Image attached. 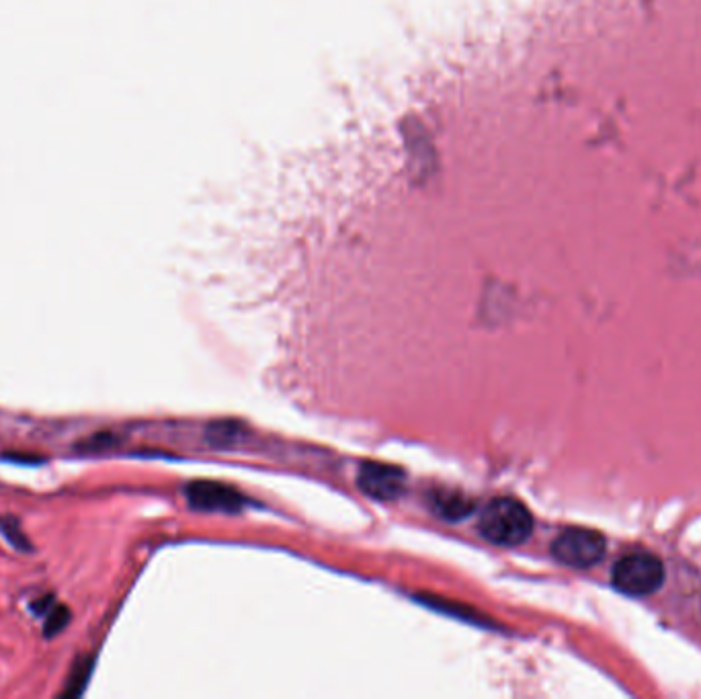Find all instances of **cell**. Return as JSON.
<instances>
[{
  "label": "cell",
  "instance_id": "obj_1",
  "mask_svg": "<svg viewBox=\"0 0 701 699\" xmlns=\"http://www.w3.org/2000/svg\"><path fill=\"white\" fill-rule=\"evenodd\" d=\"M533 531V515L529 509L511 497L492 499L480 515V533L497 546H519Z\"/></svg>",
  "mask_w": 701,
  "mask_h": 699
},
{
  "label": "cell",
  "instance_id": "obj_2",
  "mask_svg": "<svg viewBox=\"0 0 701 699\" xmlns=\"http://www.w3.org/2000/svg\"><path fill=\"white\" fill-rule=\"evenodd\" d=\"M611 581L630 597H646L665 583V564L648 552H634L615 562Z\"/></svg>",
  "mask_w": 701,
  "mask_h": 699
},
{
  "label": "cell",
  "instance_id": "obj_3",
  "mask_svg": "<svg viewBox=\"0 0 701 699\" xmlns=\"http://www.w3.org/2000/svg\"><path fill=\"white\" fill-rule=\"evenodd\" d=\"M607 542L599 531L570 527L562 531L552 544V554L558 562L572 568H591L603 560Z\"/></svg>",
  "mask_w": 701,
  "mask_h": 699
},
{
  "label": "cell",
  "instance_id": "obj_4",
  "mask_svg": "<svg viewBox=\"0 0 701 699\" xmlns=\"http://www.w3.org/2000/svg\"><path fill=\"white\" fill-rule=\"evenodd\" d=\"M189 505L201 511H238L246 501L238 490L218 482H193L187 486Z\"/></svg>",
  "mask_w": 701,
  "mask_h": 699
},
{
  "label": "cell",
  "instance_id": "obj_5",
  "mask_svg": "<svg viewBox=\"0 0 701 699\" xmlns=\"http://www.w3.org/2000/svg\"><path fill=\"white\" fill-rule=\"evenodd\" d=\"M359 486L369 497L380 501H392L402 492L404 474L392 466L365 464L359 472Z\"/></svg>",
  "mask_w": 701,
  "mask_h": 699
},
{
  "label": "cell",
  "instance_id": "obj_6",
  "mask_svg": "<svg viewBox=\"0 0 701 699\" xmlns=\"http://www.w3.org/2000/svg\"><path fill=\"white\" fill-rule=\"evenodd\" d=\"M435 509L443 517L458 521L460 517H464L472 511V503L460 495H453V492H441V495L435 497Z\"/></svg>",
  "mask_w": 701,
  "mask_h": 699
},
{
  "label": "cell",
  "instance_id": "obj_7",
  "mask_svg": "<svg viewBox=\"0 0 701 699\" xmlns=\"http://www.w3.org/2000/svg\"><path fill=\"white\" fill-rule=\"evenodd\" d=\"M91 656H82V659L76 661V665L72 667V673L68 677V687L64 691V695L68 697H74V695H80L82 689H85V683L89 681V675H91Z\"/></svg>",
  "mask_w": 701,
  "mask_h": 699
},
{
  "label": "cell",
  "instance_id": "obj_8",
  "mask_svg": "<svg viewBox=\"0 0 701 699\" xmlns=\"http://www.w3.org/2000/svg\"><path fill=\"white\" fill-rule=\"evenodd\" d=\"M46 636H56L60 630H64L70 622L68 607H52L46 613Z\"/></svg>",
  "mask_w": 701,
  "mask_h": 699
},
{
  "label": "cell",
  "instance_id": "obj_9",
  "mask_svg": "<svg viewBox=\"0 0 701 699\" xmlns=\"http://www.w3.org/2000/svg\"><path fill=\"white\" fill-rule=\"evenodd\" d=\"M0 529H3V533H5V536L9 538V542H11L15 548L29 550V542L23 538V531L19 529V521H17V519L7 517L5 521H0Z\"/></svg>",
  "mask_w": 701,
  "mask_h": 699
}]
</instances>
